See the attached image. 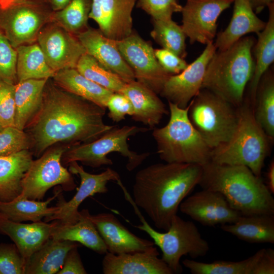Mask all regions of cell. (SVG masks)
I'll list each match as a JSON object with an SVG mask.
<instances>
[{"label":"cell","instance_id":"74e56055","mask_svg":"<svg viewBox=\"0 0 274 274\" xmlns=\"http://www.w3.org/2000/svg\"><path fill=\"white\" fill-rule=\"evenodd\" d=\"M76 70L83 76L113 92H121L126 82L85 53L79 59Z\"/></svg>","mask_w":274,"mask_h":274},{"label":"cell","instance_id":"816d5d0a","mask_svg":"<svg viewBox=\"0 0 274 274\" xmlns=\"http://www.w3.org/2000/svg\"><path fill=\"white\" fill-rule=\"evenodd\" d=\"M16 0H0V8L5 9L13 3H14Z\"/></svg>","mask_w":274,"mask_h":274},{"label":"cell","instance_id":"7bdbcfd3","mask_svg":"<svg viewBox=\"0 0 274 274\" xmlns=\"http://www.w3.org/2000/svg\"><path fill=\"white\" fill-rule=\"evenodd\" d=\"M14 85L0 80V120L4 127L15 126Z\"/></svg>","mask_w":274,"mask_h":274},{"label":"cell","instance_id":"f907efd6","mask_svg":"<svg viewBox=\"0 0 274 274\" xmlns=\"http://www.w3.org/2000/svg\"><path fill=\"white\" fill-rule=\"evenodd\" d=\"M71 0H45L52 11H57L66 6Z\"/></svg>","mask_w":274,"mask_h":274},{"label":"cell","instance_id":"6da1fadb","mask_svg":"<svg viewBox=\"0 0 274 274\" xmlns=\"http://www.w3.org/2000/svg\"><path fill=\"white\" fill-rule=\"evenodd\" d=\"M50 79L40 110L24 129L31 138L33 155L40 157L58 144L72 146L92 142L114 127L104 122L106 109L64 90Z\"/></svg>","mask_w":274,"mask_h":274},{"label":"cell","instance_id":"4dcf8cb0","mask_svg":"<svg viewBox=\"0 0 274 274\" xmlns=\"http://www.w3.org/2000/svg\"><path fill=\"white\" fill-rule=\"evenodd\" d=\"M52 79L55 84L64 90L105 109H106L109 97L113 93L88 79L76 68L57 71Z\"/></svg>","mask_w":274,"mask_h":274},{"label":"cell","instance_id":"ba28073f","mask_svg":"<svg viewBox=\"0 0 274 274\" xmlns=\"http://www.w3.org/2000/svg\"><path fill=\"white\" fill-rule=\"evenodd\" d=\"M149 127L125 125L121 127L114 126L102 135L90 142L79 144L69 147L62 154V164L68 165L73 161H80L92 167L110 165L113 161L107 156L117 152L127 159L126 167L132 171L150 155L149 152L138 153L131 151L127 143L128 139L139 133L146 132Z\"/></svg>","mask_w":274,"mask_h":274},{"label":"cell","instance_id":"484cf974","mask_svg":"<svg viewBox=\"0 0 274 274\" xmlns=\"http://www.w3.org/2000/svg\"><path fill=\"white\" fill-rule=\"evenodd\" d=\"M79 246L77 242L49 238L27 259L24 274H57L68 252Z\"/></svg>","mask_w":274,"mask_h":274},{"label":"cell","instance_id":"d590c367","mask_svg":"<svg viewBox=\"0 0 274 274\" xmlns=\"http://www.w3.org/2000/svg\"><path fill=\"white\" fill-rule=\"evenodd\" d=\"M151 37L162 48L168 50L182 58L187 56L186 36L181 25L172 19L152 20Z\"/></svg>","mask_w":274,"mask_h":274},{"label":"cell","instance_id":"db71d44e","mask_svg":"<svg viewBox=\"0 0 274 274\" xmlns=\"http://www.w3.org/2000/svg\"><path fill=\"white\" fill-rule=\"evenodd\" d=\"M31 1H39V2H45V0H31Z\"/></svg>","mask_w":274,"mask_h":274},{"label":"cell","instance_id":"7dc6e473","mask_svg":"<svg viewBox=\"0 0 274 274\" xmlns=\"http://www.w3.org/2000/svg\"><path fill=\"white\" fill-rule=\"evenodd\" d=\"M274 273V250L264 249L263 252L255 265L252 274Z\"/></svg>","mask_w":274,"mask_h":274},{"label":"cell","instance_id":"8d00e7d4","mask_svg":"<svg viewBox=\"0 0 274 274\" xmlns=\"http://www.w3.org/2000/svg\"><path fill=\"white\" fill-rule=\"evenodd\" d=\"M90 6V0H71L62 9L52 12L51 21L76 36L88 27Z\"/></svg>","mask_w":274,"mask_h":274},{"label":"cell","instance_id":"836d02e7","mask_svg":"<svg viewBox=\"0 0 274 274\" xmlns=\"http://www.w3.org/2000/svg\"><path fill=\"white\" fill-rule=\"evenodd\" d=\"M254 117L265 133L274 138V76L270 68L264 74L257 87L253 105Z\"/></svg>","mask_w":274,"mask_h":274},{"label":"cell","instance_id":"ac0fdd59","mask_svg":"<svg viewBox=\"0 0 274 274\" xmlns=\"http://www.w3.org/2000/svg\"><path fill=\"white\" fill-rule=\"evenodd\" d=\"M89 18L106 37L121 40L133 31L132 13L137 0H90Z\"/></svg>","mask_w":274,"mask_h":274},{"label":"cell","instance_id":"8fae6325","mask_svg":"<svg viewBox=\"0 0 274 274\" xmlns=\"http://www.w3.org/2000/svg\"><path fill=\"white\" fill-rule=\"evenodd\" d=\"M45 2L22 0L0 8V29L15 48L34 43L53 11Z\"/></svg>","mask_w":274,"mask_h":274},{"label":"cell","instance_id":"8992f818","mask_svg":"<svg viewBox=\"0 0 274 274\" xmlns=\"http://www.w3.org/2000/svg\"><path fill=\"white\" fill-rule=\"evenodd\" d=\"M238 123L231 139L212 149L211 161L219 164L244 165L261 177L272 141L256 121L253 109L244 102L237 108Z\"/></svg>","mask_w":274,"mask_h":274},{"label":"cell","instance_id":"7402d4cb","mask_svg":"<svg viewBox=\"0 0 274 274\" xmlns=\"http://www.w3.org/2000/svg\"><path fill=\"white\" fill-rule=\"evenodd\" d=\"M57 221H42L25 224L13 221L0 213V233L8 236L26 261L31 254L51 237Z\"/></svg>","mask_w":274,"mask_h":274},{"label":"cell","instance_id":"ffe728a7","mask_svg":"<svg viewBox=\"0 0 274 274\" xmlns=\"http://www.w3.org/2000/svg\"><path fill=\"white\" fill-rule=\"evenodd\" d=\"M89 217L105 242L108 252L120 254L142 252L154 246L153 241L130 231L113 214H90Z\"/></svg>","mask_w":274,"mask_h":274},{"label":"cell","instance_id":"7a4b0ae2","mask_svg":"<svg viewBox=\"0 0 274 274\" xmlns=\"http://www.w3.org/2000/svg\"><path fill=\"white\" fill-rule=\"evenodd\" d=\"M202 167L197 164L158 163L135 174L132 199L159 229H168L180 204L198 185Z\"/></svg>","mask_w":274,"mask_h":274},{"label":"cell","instance_id":"f1b7e54d","mask_svg":"<svg viewBox=\"0 0 274 274\" xmlns=\"http://www.w3.org/2000/svg\"><path fill=\"white\" fill-rule=\"evenodd\" d=\"M220 227L248 243L274 244V215H241L235 222Z\"/></svg>","mask_w":274,"mask_h":274},{"label":"cell","instance_id":"e0dca14e","mask_svg":"<svg viewBox=\"0 0 274 274\" xmlns=\"http://www.w3.org/2000/svg\"><path fill=\"white\" fill-rule=\"evenodd\" d=\"M179 209L193 220L208 226L231 224L241 216L221 193L204 189L184 199Z\"/></svg>","mask_w":274,"mask_h":274},{"label":"cell","instance_id":"f5cc1de1","mask_svg":"<svg viewBox=\"0 0 274 274\" xmlns=\"http://www.w3.org/2000/svg\"><path fill=\"white\" fill-rule=\"evenodd\" d=\"M4 127L3 126L1 121V120H0V130L3 128H4Z\"/></svg>","mask_w":274,"mask_h":274},{"label":"cell","instance_id":"d6a6232c","mask_svg":"<svg viewBox=\"0 0 274 274\" xmlns=\"http://www.w3.org/2000/svg\"><path fill=\"white\" fill-rule=\"evenodd\" d=\"M16 49L17 82L28 79L52 78L55 72L48 64L38 43L22 45Z\"/></svg>","mask_w":274,"mask_h":274},{"label":"cell","instance_id":"f35d334b","mask_svg":"<svg viewBox=\"0 0 274 274\" xmlns=\"http://www.w3.org/2000/svg\"><path fill=\"white\" fill-rule=\"evenodd\" d=\"M32 142L28 134L15 126L4 127L0 130V157L23 150H30Z\"/></svg>","mask_w":274,"mask_h":274},{"label":"cell","instance_id":"9c48e42d","mask_svg":"<svg viewBox=\"0 0 274 274\" xmlns=\"http://www.w3.org/2000/svg\"><path fill=\"white\" fill-rule=\"evenodd\" d=\"M188 117L212 149L231 139L238 118L237 108L204 88H202L190 102Z\"/></svg>","mask_w":274,"mask_h":274},{"label":"cell","instance_id":"83f0119b","mask_svg":"<svg viewBox=\"0 0 274 274\" xmlns=\"http://www.w3.org/2000/svg\"><path fill=\"white\" fill-rule=\"evenodd\" d=\"M48 79H28L14 85V126L24 130L40 110L45 85Z\"/></svg>","mask_w":274,"mask_h":274},{"label":"cell","instance_id":"5bb4252c","mask_svg":"<svg viewBox=\"0 0 274 274\" xmlns=\"http://www.w3.org/2000/svg\"><path fill=\"white\" fill-rule=\"evenodd\" d=\"M234 0H186L182 6L181 25L190 44L213 42L217 20Z\"/></svg>","mask_w":274,"mask_h":274},{"label":"cell","instance_id":"30bf717a","mask_svg":"<svg viewBox=\"0 0 274 274\" xmlns=\"http://www.w3.org/2000/svg\"><path fill=\"white\" fill-rule=\"evenodd\" d=\"M71 146L58 144L46 150L33 160L22 181L21 195L26 198L42 200L51 188L60 185L65 191H71L77 185L72 174L61 162L64 152Z\"/></svg>","mask_w":274,"mask_h":274},{"label":"cell","instance_id":"7c38bea8","mask_svg":"<svg viewBox=\"0 0 274 274\" xmlns=\"http://www.w3.org/2000/svg\"><path fill=\"white\" fill-rule=\"evenodd\" d=\"M116 42L121 55L132 70L135 80L160 94L172 75L159 63L151 44L133 30L126 38Z\"/></svg>","mask_w":274,"mask_h":274},{"label":"cell","instance_id":"681fc988","mask_svg":"<svg viewBox=\"0 0 274 274\" xmlns=\"http://www.w3.org/2000/svg\"><path fill=\"white\" fill-rule=\"evenodd\" d=\"M256 14L260 13L274 0H248Z\"/></svg>","mask_w":274,"mask_h":274},{"label":"cell","instance_id":"bcb514c9","mask_svg":"<svg viewBox=\"0 0 274 274\" xmlns=\"http://www.w3.org/2000/svg\"><path fill=\"white\" fill-rule=\"evenodd\" d=\"M78 247H75L68 252L63 265L57 274L87 273L82 262Z\"/></svg>","mask_w":274,"mask_h":274},{"label":"cell","instance_id":"9a60e30c","mask_svg":"<svg viewBox=\"0 0 274 274\" xmlns=\"http://www.w3.org/2000/svg\"><path fill=\"white\" fill-rule=\"evenodd\" d=\"M37 40L48 64L55 72L76 68L80 57L86 53L76 35L54 22L42 28Z\"/></svg>","mask_w":274,"mask_h":274},{"label":"cell","instance_id":"11a10c76","mask_svg":"<svg viewBox=\"0 0 274 274\" xmlns=\"http://www.w3.org/2000/svg\"><path fill=\"white\" fill-rule=\"evenodd\" d=\"M22 1V0H16V1Z\"/></svg>","mask_w":274,"mask_h":274},{"label":"cell","instance_id":"4316f807","mask_svg":"<svg viewBox=\"0 0 274 274\" xmlns=\"http://www.w3.org/2000/svg\"><path fill=\"white\" fill-rule=\"evenodd\" d=\"M80 214L79 220L73 224H62L57 221L51 237L79 243L98 254H105L107 246L91 220L89 211L82 210Z\"/></svg>","mask_w":274,"mask_h":274},{"label":"cell","instance_id":"c3c4849f","mask_svg":"<svg viewBox=\"0 0 274 274\" xmlns=\"http://www.w3.org/2000/svg\"><path fill=\"white\" fill-rule=\"evenodd\" d=\"M266 185L269 191L272 194L274 193V161L271 160L269 164L266 174Z\"/></svg>","mask_w":274,"mask_h":274},{"label":"cell","instance_id":"4fadbf2b","mask_svg":"<svg viewBox=\"0 0 274 274\" xmlns=\"http://www.w3.org/2000/svg\"><path fill=\"white\" fill-rule=\"evenodd\" d=\"M68 170L72 174L77 175L80 178V185L72 198L66 201L60 193L58 194V211L52 216L44 218V222L58 220L62 224H71L77 222L80 216L78 208L87 197L97 193H106L108 189L107 183L110 181L117 182L120 179L119 174L115 170L107 168L98 174L86 172L77 161L68 164Z\"/></svg>","mask_w":274,"mask_h":274},{"label":"cell","instance_id":"5b68a950","mask_svg":"<svg viewBox=\"0 0 274 274\" xmlns=\"http://www.w3.org/2000/svg\"><path fill=\"white\" fill-rule=\"evenodd\" d=\"M170 117L161 128H154L152 135L157 153L165 162L197 164L211 161L212 149L194 128L188 117L189 104L181 108L168 101Z\"/></svg>","mask_w":274,"mask_h":274},{"label":"cell","instance_id":"2e32d148","mask_svg":"<svg viewBox=\"0 0 274 274\" xmlns=\"http://www.w3.org/2000/svg\"><path fill=\"white\" fill-rule=\"evenodd\" d=\"M216 51L213 42L207 44L200 55L184 70L169 77L160 95L179 108H186L202 89L207 67Z\"/></svg>","mask_w":274,"mask_h":274},{"label":"cell","instance_id":"3957f363","mask_svg":"<svg viewBox=\"0 0 274 274\" xmlns=\"http://www.w3.org/2000/svg\"><path fill=\"white\" fill-rule=\"evenodd\" d=\"M198 185L221 193L230 206L241 215H274V199L261 177L244 165L219 164L211 161L202 166Z\"/></svg>","mask_w":274,"mask_h":274},{"label":"cell","instance_id":"d4e9b609","mask_svg":"<svg viewBox=\"0 0 274 274\" xmlns=\"http://www.w3.org/2000/svg\"><path fill=\"white\" fill-rule=\"evenodd\" d=\"M30 150L0 157V201H10L21 194L22 181L32 160Z\"/></svg>","mask_w":274,"mask_h":274},{"label":"cell","instance_id":"1f68e13d","mask_svg":"<svg viewBox=\"0 0 274 274\" xmlns=\"http://www.w3.org/2000/svg\"><path fill=\"white\" fill-rule=\"evenodd\" d=\"M61 192L56 191L54 195L47 200L41 201L29 199L20 194L8 202L0 201V213L9 219L15 222L41 221L42 219L50 217L59 209L55 207H49V204Z\"/></svg>","mask_w":274,"mask_h":274},{"label":"cell","instance_id":"f6af8a7d","mask_svg":"<svg viewBox=\"0 0 274 274\" xmlns=\"http://www.w3.org/2000/svg\"><path fill=\"white\" fill-rule=\"evenodd\" d=\"M154 53L160 65L172 75L179 74L189 64L184 58L163 48L154 49Z\"/></svg>","mask_w":274,"mask_h":274},{"label":"cell","instance_id":"ab89813d","mask_svg":"<svg viewBox=\"0 0 274 274\" xmlns=\"http://www.w3.org/2000/svg\"><path fill=\"white\" fill-rule=\"evenodd\" d=\"M17 57L16 49L0 29V80L12 84L17 83Z\"/></svg>","mask_w":274,"mask_h":274},{"label":"cell","instance_id":"52a82bcc","mask_svg":"<svg viewBox=\"0 0 274 274\" xmlns=\"http://www.w3.org/2000/svg\"><path fill=\"white\" fill-rule=\"evenodd\" d=\"M121 189L125 199L132 206L142 225L134 226L145 232L153 239L162 252V260L166 263L173 273L183 271L180 259L184 255H189L195 259L206 255L209 245L201 235L195 224L192 221H185L177 215L172 219L168 229L159 232L152 227L145 219L139 208L125 186Z\"/></svg>","mask_w":274,"mask_h":274},{"label":"cell","instance_id":"e575fe53","mask_svg":"<svg viewBox=\"0 0 274 274\" xmlns=\"http://www.w3.org/2000/svg\"><path fill=\"white\" fill-rule=\"evenodd\" d=\"M264 249L239 261L216 260L211 263H205L185 259L182 262L192 274H252Z\"/></svg>","mask_w":274,"mask_h":274},{"label":"cell","instance_id":"cb8c5ba5","mask_svg":"<svg viewBox=\"0 0 274 274\" xmlns=\"http://www.w3.org/2000/svg\"><path fill=\"white\" fill-rule=\"evenodd\" d=\"M232 16L227 27L219 32L214 43L217 50L226 49L245 35L258 33L265 27L266 22L260 19L248 0H234Z\"/></svg>","mask_w":274,"mask_h":274},{"label":"cell","instance_id":"f546056e","mask_svg":"<svg viewBox=\"0 0 274 274\" xmlns=\"http://www.w3.org/2000/svg\"><path fill=\"white\" fill-rule=\"evenodd\" d=\"M268 18L264 28L257 33L253 48L255 59L254 70L249 82L250 101L254 105L261 78L274 61V2L267 6Z\"/></svg>","mask_w":274,"mask_h":274},{"label":"cell","instance_id":"b9f144b4","mask_svg":"<svg viewBox=\"0 0 274 274\" xmlns=\"http://www.w3.org/2000/svg\"><path fill=\"white\" fill-rule=\"evenodd\" d=\"M25 260L14 244H0V274H24Z\"/></svg>","mask_w":274,"mask_h":274},{"label":"cell","instance_id":"d6986e66","mask_svg":"<svg viewBox=\"0 0 274 274\" xmlns=\"http://www.w3.org/2000/svg\"><path fill=\"white\" fill-rule=\"evenodd\" d=\"M86 52L126 83L135 80L134 73L121 55L115 40L99 29L88 27L76 35Z\"/></svg>","mask_w":274,"mask_h":274},{"label":"cell","instance_id":"277c9868","mask_svg":"<svg viewBox=\"0 0 274 274\" xmlns=\"http://www.w3.org/2000/svg\"><path fill=\"white\" fill-rule=\"evenodd\" d=\"M255 40L246 36L228 48L217 50L210 60L202 88L219 95L233 106H241L254 70L252 51Z\"/></svg>","mask_w":274,"mask_h":274},{"label":"cell","instance_id":"ee69618b","mask_svg":"<svg viewBox=\"0 0 274 274\" xmlns=\"http://www.w3.org/2000/svg\"><path fill=\"white\" fill-rule=\"evenodd\" d=\"M106 108L109 110V118L115 122L124 120L126 115L131 116L133 112L130 100L120 92L112 93L108 100Z\"/></svg>","mask_w":274,"mask_h":274},{"label":"cell","instance_id":"60d3db41","mask_svg":"<svg viewBox=\"0 0 274 274\" xmlns=\"http://www.w3.org/2000/svg\"><path fill=\"white\" fill-rule=\"evenodd\" d=\"M136 5L151 16L152 20L172 19L173 14L181 12L182 9L177 0H137Z\"/></svg>","mask_w":274,"mask_h":274},{"label":"cell","instance_id":"603a6c76","mask_svg":"<svg viewBox=\"0 0 274 274\" xmlns=\"http://www.w3.org/2000/svg\"><path fill=\"white\" fill-rule=\"evenodd\" d=\"M121 93L125 95L132 105V119L150 129L154 128L163 116L168 114L158 94L135 80L126 83Z\"/></svg>","mask_w":274,"mask_h":274},{"label":"cell","instance_id":"44dd1931","mask_svg":"<svg viewBox=\"0 0 274 274\" xmlns=\"http://www.w3.org/2000/svg\"><path fill=\"white\" fill-rule=\"evenodd\" d=\"M154 246L142 252L114 254L107 252L102 266L104 274H173Z\"/></svg>","mask_w":274,"mask_h":274}]
</instances>
